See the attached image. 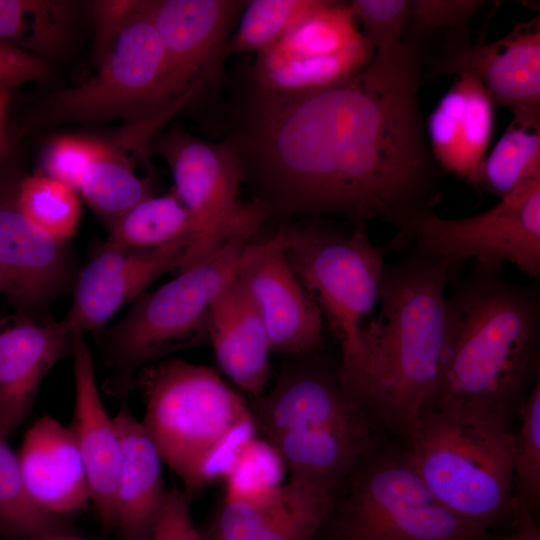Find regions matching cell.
Masks as SVG:
<instances>
[{"label":"cell","instance_id":"obj_1","mask_svg":"<svg viewBox=\"0 0 540 540\" xmlns=\"http://www.w3.org/2000/svg\"><path fill=\"white\" fill-rule=\"evenodd\" d=\"M421 61L402 41L350 80L303 94L255 89L234 138L260 201L286 214L397 230L440 202L420 105Z\"/></svg>","mask_w":540,"mask_h":540},{"label":"cell","instance_id":"obj_2","mask_svg":"<svg viewBox=\"0 0 540 540\" xmlns=\"http://www.w3.org/2000/svg\"><path fill=\"white\" fill-rule=\"evenodd\" d=\"M400 253L386 263L379 311L363 325L359 351L338 376L380 430L404 435L442 376L449 345L447 289L457 270L413 250Z\"/></svg>","mask_w":540,"mask_h":540},{"label":"cell","instance_id":"obj_3","mask_svg":"<svg viewBox=\"0 0 540 540\" xmlns=\"http://www.w3.org/2000/svg\"><path fill=\"white\" fill-rule=\"evenodd\" d=\"M447 301L446 362L425 410L472 409L513 421L540 378L538 281L512 282L503 265L473 261L452 276Z\"/></svg>","mask_w":540,"mask_h":540},{"label":"cell","instance_id":"obj_4","mask_svg":"<svg viewBox=\"0 0 540 540\" xmlns=\"http://www.w3.org/2000/svg\"><path fill=\"white\" fill-rule=\"evenodd\" d=\"M142 423L187 491L225 479L256 436L253 413L212 368L160 360L141 369Z\"/></svg>","mask_w":540,"mask_h":540},{"label":"cell","instance_id":"obj_5","mask_svg":"<svg viewBox=\"0 0 540 540\" xmlns=\"http://www.w3.org/2000/svg\"><path fill=\"white\" fill-rule=\"evenodd\" d=\"M512 425L491 412L427 409L404 434L405 451L443 506L490 532L512 514Z\"/></svg>","mask_w":540,"mask_h":540},{"label":"cell","instance_id":"obj_6","mask_svg":"<svg viewBox=\"0 0 540 540\" xmlns=\"http://www.w3.org/2000/svg\"><path fill=\"white\" fill-rule=\"evenodd\" d=\"M248 244L228 243L134 300L126 316L105 334V356L112 371L107 392L122 397L144 367L208 342L210 307L237 277Z\"/></svg>","mask_w":540,"mask_h":540},{"label":"cell","instance_id":"obj_7","mask_svg":"<svg viewBox=\"0 0 540 540\" xmlns=\"http://www.w3.org/2000/svg\"><path fill=\"white\" fill-rule=\"evenodd\" d=\"M294 273L318 305L337 339L341 364L357 355L360 331L374 316L387 244H374L365 224L343 230L318 222L289 226L277 232Z\"/></svg>","mask_w":540,"mask_h":540},{"label":"cell","instance_id":"obj_8","mask_svg":"<svg viewBox=\"0 0 540 540\" xmlns=\"http://www.w3.org/2000/svg\"><path fill=\"white\" fill-rule=\"evenodd\" d=\"M153 148L170 167L173 192L191 220V234L178 272L228 243L249 242L269 210L258 199L241 200L244 172L228 141L209 142L175 127L155 139Z\"/></svg>","mask_w":540,"mask_h":540},{"label":"cell","instance_id":"obj_9","mask_svg":"<svg viewBox=\"0 0 540 540\" xmlns=\"http://www.w3.org/2000/svg\"><path fill=\"white\" fill-rule=\"evenodd\" d=\"M364 463L333 517L329 540H490L489 531L437 500L406 451L375 452Z\"/></svg>","mask_w":540,"mask_h":540},{"label":"cell","instance_id":"obj_10","mask_svg":"<svg viewBox=\"0 0 540 540\" xmlns=\"http://www.w3.org/2000/svg\"><path fill=\"white\" fill-rule=\"evenodd\" d=\"M390 252L413 250L459 270L468 261L513 264L540 279V179L520 183L488 210L443 218L422 212L398 229Z\"/></svg>","mask_w":540,"mask_h":540},{"label":"cell","instance_id":"obj_11","mask_svg":"<svg viewBox=\"0 0 540 540\" xmlns=\"http://www.w3.org/2000/svg\"><path fill=\"white\" fill-rule=\"evenodd\" d=\"M148 2L144 1L100 59L97 74L47 100L45 116L57 121L118 117L136 121L178 100L169 92L166 52L151 21Z\"/></svg>","mask_w":540,"mask_h":540},{"label":"cell","instance_id":"obj_12","mask_svg":"<svg viewBox=\"0 0 540 540\" xmlns=\"http://www.w3.org/2000/svg\"><path fill=\"white\" fill-rule=\"evenodd\" d=\"M245 5L236 0L148 2L151 21L166 52L173 100L218 76L230 28Z\"/></svg>","mask_w":540,"mask_h":540},{"label":"cell","instance_id":"obj_13","mask_svg":"<svg viewBox=\"0 0 540 540\" xmlns=\"http://www.w3.org/2000/svg\"><path fill=\"white\" fill-rule=\"evenodd\" d=\"M18 177L0 169V281L16 313L35 317L68 277L66 243L33 223L18 207Z\"/></svg>","mask_w":540,"mask_h":540},{"label":"cell","instance_id":"obj_14","mask_svg":"<svg viewBox=\"0 0 540 540\" xmlns=\"http://www.w3.org/2000/svg\"><path fill=\"white\" fill-rule=\"evenodd\" d=\"M237 279L265 324L271 352L302 354L322 337V313L290 266L278 234L248 244Z\"/></svg>","mask_w":540,"mask_h":540},{"label":"cell","instance_id":"obj_15","mask_svg":"<svg viewBox=\"0 0 540 540\" xmlns=\"http://www.w3.org/2000/svg\"><path fill=\"white\" fill-rule=\"evenodd\" d=\"M187 240L136 249L105 243L81 270L73 303L62 319L72 334L99 330L161 274L178 269Z\"/></svg>","mask_w":540,"mask_h":540},{"label":"cell","instance_id":"obj_16","mask_svg":"<svg viewBox=\"0 0 540 540\" xmlns=\"http://www.w3.org/2000/svg\"><path fill=\"white\" fill-rule=\"evenodd\" d=\"M441 68L475 76L494 105L509 109L522 124L540 126L539 16L516 24L495 42L453 48Z\"/></svg>","mask_w":540,"mask_h":540},{"label":"cell","instance_id":"obj_17","mask_svg":"<svg viewBox=\"0 0 540 540\" xmlns=\"http://www.w3.org/2000/svg\"><path fill=\"white\" fill-rule=\"evenodd\" d=\"M195 94L188 92L167 108L131 124L105 141L100 157L86 170L78 191L101 217L113 223L152 196L148 148L156 132Z\"/></svg>","mask_w":540,"mask_h":540},{"label":"cell","instance_id":"obj_18","mask_svg":"<svg viewBox=\"0 0 540 540\" xmlns=\"http://www.w3.org/2000/svg\"><path fill=\"white\" fill-rule=\"evenodd\" d=\"M258 413L256 426L266 438L299 430L379 428L345 390L338 373L315 367L285 369L261 398Z\"/></svg>","mask_w":540,"mask_h":540},{"label":"cell","instance_id":"obj_19","mask_svg":"<svg viewBox=\"0 0 540 540\" xmlns=\"http://www.w3.org/2000/svg\"><path fill=\"white\" fill-rule=\"evenodd\" d=\"M72 345L63 320L0 317V431L6 437L24 421L42 380Z\"/></svg>","mask_w":540,"mask_h":540},{"label":"cell","instance_id":"obj_20","mask_svg":"<svg viewBox=\"0 0 540 540\" xmlns=\"http://www.w3.org/2000/svg\"><path fill=\"white\" fill-rule=\"evenodd\" d=\"M17 456L27 493L41 511L59 518L91 501L71 427L50 415L41 416L26 431Z\"/></svg>","mask_w":540,"mask_h":540},{"label":"cell","instance_id":"obj_21","mask_svg":"<svg viewBox=\"0 0 540 540\" xmlns=\"http://www.w3.org/2000/svg\"><path fill=\"white\" fill-rule=\"evenodd\" d=\"M72 336L74 413L70 427L86 470L91 501L103 525L110 528L121 458L120 438L101 400L84 335Z\"/></svg>","mask_w":540,"mask_h":540},{"label":"cell","instance_id":"obj_22","mask_svg":"<svg viewBox=\"0 0 540 540\" xmlns=\"http://www.w3.org/2000/svg\"><path fill=\"white\" fill-rule=\"evenodd\" d=\"M494 106L478 78L460 73L427 121L436 163L476 187L493 133Z\"/></svg>","mask_w":540,"mask_h":540},{"label":"cell","instance_id":"obj_23","mask_svg":"<svg viewBox=\"0 0 540 540\" xmlns=\"http://www.w3.org/2000/svg\"><path fill=\"white\" fill-rule=\"evenodd\" d=\"M335 485L289 479L257 501L224 499L219 540H311L334 508Z\"/></svg>","mask_w":540,"mask_h":540},{"label":"cell","instance_id":"obj_24","mask_svg":"<svg viewBox=\"0 0 540 540\" xmlns=\"http://www.w3.org/2000/svg\"><path fill=\"white\" fill-rule=\"evenodd\" d=\"M120 438L113 522L124 540H150L166 491L161 454L142 421L126 404L113 417Z\"/></svg>","mask_w":540,"mask_h":540},{"label":"cell","instance_id":"obj_25","mask_svg":"<svg viewBox=\"0 0 540 540\" xmlns=\"http://www.w3.org/2000/svg\"><path fill=\"white\" fill-rule=\"evenodd\" d=\"M207 329L225 375L243 391L260 395L270 377L271 347L263 319L237 277L212 303Z\"/></svg>","mask_w":540,"mask_h":540},{"label":"cell","instance_id":"obj_26","mask_svg":"<svg viewBox=\"0 0 540 540\" xmlns=\"http://www.w3.org/2000/svg\"><path fill=\"white\" fill-rule=\"evenodd\" d=\"M366 38L350 3L326 2L273 45L257 54L253 69H265L294 58L339 53Z\"/></svg>","mask_w":540,"mask_h":540},{"label":"cell","instance_id":"obj_27","mask_svg":"<svg viewBox=\"0 0 540 540\" xmlns=\"http://www.w3.org/2000/svg\"><path fill=\"white\" fill-rule=\"evenodd\" d=\"M373 46L365 39L336 54L294 58L265 69H253L254 88L275 94H303L344 83L371 61Z\"/></svg>","mask_w":540,"mask_h":540},{"label":"cell","instance_id":"obj_28","mask_svg":"<svg viewBox=\"0 0 540 540\" xmlns=\"http://www.w3.org/2000/svg\"><path fill=\"white\" fill-rule=\"evenodd\" d=\"M71 4L51 0H0V40L42 58L68 36Z\"/></svg>","mask_w":540,"mask_h":540},{"label":"cell","instance_id":"obj_29","mask_svg":"<svg viewBox=\"0 0 540 540\" xmlns=\"http://www.w3.org/2000/svg\"><path fill=\"white\" fill-rule=\"evenodd\" d=\"M190 234L189 213L172 191L147 197L116 219L110 224L107 243L149 249L188 241Z\"/></svg>","mask_w":540,"mask_h":540},{"label":"cell","instance_id":"obj_30","mask_svg":"<svg viewBox=\"0 0 540 540\" xmlns=\"http://www.w3.org/2000/svg\"><path fill=\"white\" fill-rule=\"evenodd\" d=\"M0 431V536L6 540H41L64 531L58 517L31 501L23 481L17 454Z\"/></svg>","mask_w":540,"mask_h":540},{"label":"cell","instance_id":"obj_31","mask_svg":"<svg viewBox=\"0 0 540 540\" xmlns=\"http://www.w3.org/2000/svg\"><path fill=\"white\" fill-rule=\"evenodd\" d=\"M540 179V126L513 119L485 157L479 186L502 197L520 183Z\"/></svg>","mask_w":540,"mask_h":540},{"label":"cell","instance_id":"obj_32","mask_svg":"<svg viewBox=\"0 0 540 540\" xmlns=\"http://www.w3.org/2000/svg\"><path fill=\"white\" fill-rule=\"evenodd\" d=\"M326 0L246 1L239 25L229 38L226 56L260 53L277 42Z\"/></svg>","mask_w":540,"mask_h":540},{"label":"cell","instance_id":"obj_33","mask_svg":"<svg viewBox=\"0 0 540 540\" xmlns=\"http://www.w3.org/2000/svg\"><path fill=\"white\" fill-rule=\"evenodd\" d=\"M16 201L38 227L66 243L77 231L81 206L76 191L47 175L18 177Z\"/></svg>","mask_w":540,"mask_h":540},{"label":"cell","instance_id":"obj_34","mask_svg":"<svg viewBox=\"0 0 540 540\" xmlns=\"http://www.w3.org/2000/svg\"><path fill=\"white\" fill-rule=\"evenodd\" d=\"M513 439L514 501L537 511L540 504V378L522 402Z\"/></svg>","mask_w":540,"mask_h":540},{"label":"cell","instance_id":"obj_35","mask_svg":"<svg viewBox=\"0 0 540 540\" xmlns=\"http://www.w3.org/2000/svg\"><path fill=\"white\" fill-rule=\"evenodd\" d=\"M285 469L276 449L267 440L255 436L224 479L225 499L256 501L267 498L284 485Z\"/></svg>","mask_w":540,"mask_h":540},{"label":"cell","instance_id":"obj_36","mask_svg":"<svg viewBox=\"0 0 540 540\" xmlns=\"http://www.w3.org/2000/svg\"><path fill=\"white\" fill-rule=\"evenodd\" d=\"M411 1L353 0L350 6L362 24L364 37L376 52H388L400 43L410 17Z\"/></svg>","mask_w":540,"mask_h":540},{"label":"cell","instance_id":"obj_37","mask_svg":"<svg viewBox=\"0 0 540 540\" xmlns=\"http://www.w3.org/2000/svg\"><path fill=\"white\" fill-rule=\"evenodd\" d=\"M104 148V140L72 135L59 136L50 143L45 152L43 166L46 175L76 191L86 170L100 157Z\"/></svg>","mask_w":540,"mask_h":540},{"label":"cell","instance_id":"obj_38","mask_svg":"<svg viewBox=\"0 0 540 540\" xmlns=\"http://www.w3.org/2000/svg\"><path fill=\"white\" fill-rule=\"evenodd\" d=\"M484 3L478 0L411 1L409 21L413 29L419 33L439 28L464 29Z\"/></svg>","mask_w":540,"mask_h":540},{"label":"cell","instance_id":"obj_39","mask_svg":"<svg viewBox=\"0 0 540 540\" xmlns=\"http://www.w3.org/2000/svg\"><path fill=\"white\" fill-rule=\"evenodd\" d=\"M143 4L144 1L139 0H101L93 3L95 44L100 59Z\"/></svg>","mask_w":540,"mask_h":540},{"label":"cell","instance_id":"obj_40","mask_svg":"<svg viewBox=\"0 0 540 540\" xmlns=\"http://www.w3.org/2000/svg\"><path fill=\"white\" fill-rule=\"evenodd\" d=\"M150 540H199L186 493L177 488L166 491Z\"/></svg>","mask_w":540,"mask_h":540},{"label":"cell","instance_id":"obj_41","mask_svg":"<svg viewBox=\"0 0 540 540\" xmlns=\"http://www.w3.org/2000/svg\"><path fill=\"white\" fill-rule=\"evenodd\" d=\"M49 74L43 58L0 40V91L29 81H40Z\"/></svg>","mask_w":540,"mask_h":540},{"label":"cell","instance_id":"obj_42","mask_svg":"<svg viewBox=\"0 0 540 540\" xmlns=\"http://www.w3.org/2000/svg\"><path fill=\"white\" fill-rule=\"evenodd\" d=\"M535 511L513 499L510 529L504 534H491L490 540H540Z\"/></svg>","mask_w":540,"mask_h":540},{"label":"cell","instance_id":"obj_43","mask_svg":"<svg viewBox=\"0 0 540 540\" xmlns=\"http://www.w3.org/2000/svg\"><path fill=\"white\" fill-rule=\"evenodd\" d=\"M41 540H90V539L74 536V535L66 533L65 531H59V532L51 533L45 536L44 538H42Z\"/></svg>","mask_w":540,"mask_h":540},{"label":"cell","instance_id":"obj_44","mask_svg":"<svg viewBox=\"0 0 540 540\" xmlns=\"http://www.w3.org/2000/svg\"><path fill=\"white\" fill-rule=\"evenodd\" d=\"M7 98L8 97H7L6 91H0V152L3 148L2 123H3V116H4Z\"/></svg>","mask_w":540,"mask_h":540},{"label":"cell","instance_id":"obj_45","mask_svg":"<svg viewBox=\"0 0 540 540\" xmlns=\"http://www.w3.org/2000/svg\"><path fill=\"white\" fill-rule=\"evenodd\" d=\"M0 293L2 294V287H1V281H0Z\"/></svg>","mask_w":540,"mask_h":540},{"label":"cell","instance_id":"obj_46","mask_svg":"<svg viewBox=\"0 0 540 540\" xmlns=\"http://www.w3.org/2000/svg\"><path fill=\"white\" fill-rule=\"evenodd\" d=\"M210 540H219L217 537H215L214 539H210Z\"/></svg>","mask_w":540,"mask_h":540},{"label":"cell","instance_id":"obj_47","mask_svg":"<svg viewBox=\"0 0 540 540\" xmlns=\"http://www.w3.org/2000/svg\"><path fill=\"white\" fill-rule=\"evenodd\" d=\"M1 537V536H0ZM1 540V539H0Z\"/></svg>","mask_w":540,"mask_h":540},{"label":"cell","instance_id":"obj_48","mask_svg":"<svg viewBox=\"0 0 540 540\" xmlns=\"http://www.w3.org/2000/svg\"><path fill=\"white\" fill-rule=\"evenodd\" d=\"M1 153V152H0Z\"/></svg>","mask_w":540,"mask_h":540}]
</instances>
